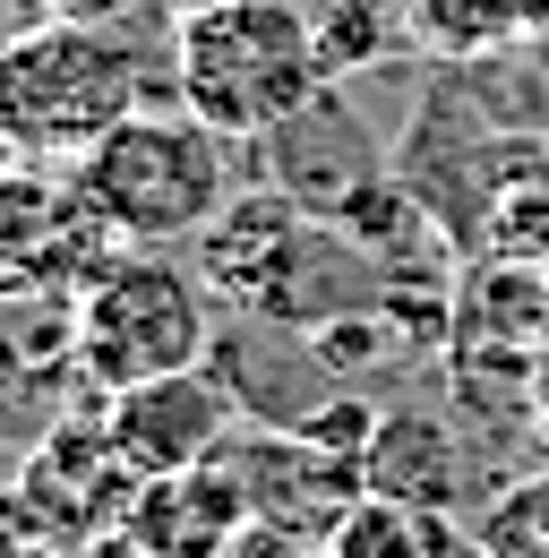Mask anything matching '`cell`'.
I'll list each match as a JSON object with an SVG mask.
<instances>
[{
	"instance_id": "2",
	"label": "cell",
	"mask_w": 549,
	"mask_h": 558,
	"mask_svg": "<svg viewBox=\"0 0 549 558\" xmlns=\"http://www.w3.org/2000/svg\"><path fill=\"white\" fill-rule=\"evenodd\" d=\"M327 77L318 26L292 0H206L172 26V95L223 138H267Z\"/></svg>"
},
{
	"instance_id": "12",
	"label": "cell",
	"mask_w": 549,
	"mask_h": 558,
	"mask_svg": "<svg viewBox=\"0 0 549 558\" xmlns=\"http://www.w3.org/2000/svg\"><path fill=\"white\" fill-rule=\"evenodd\" d=\"M327 550L335 558H455V524L438 507H404V498L361 489L352 515L327 533Z\"/></svg>"
},
{
	"instance_id": "4",
	"label": "cell",
	"mask_w": 549,
	"mask_h": 558,
	"mask_svg": "<svg viewBox=\"0 0 549 558\" xmlns=\"http://www.w3.org/2000/svg\"><path fill=\"white\" fill-rule=\"evenodd\" d=\"M130 112H146V61L130 26H35L0 52V130L26 163H77Z\"/></svg>"
},
{
	"instance_id": "9",
	"label": "cell",
	"mask_w": 549,
	"mask_h": 558,
	"mask_svg": "<svg viewBox=\"0 0 549 558\" xmlns=\"http://www.w3.org/2000/svg\"><path fill=\"white\" fill-rule=\"evenodd\" d=\"M258 146V181L267 190H283V198H301V207L335 215L352 190H369L378 181V155H369V138H361V121L335 104V86H318L292 121H274Z\"/></svg>"
},
{
	"instance_id": "7",
	"label": "cell",
	"mask_w": 549,
	"mask_h": 558,
	"mask_svg": "<svg viewBox=\"0 0 549 558\" xmlns=\"http://www.w3.org/2000/svg\"><path fill=\"white\" fill-rule=\"evenodd\" d=\"M103 429L112 447L130 456V473H181L206 464L232 429H241V396L223 387V369H163V378H137L121 396H103Z\"/></svg>"
},
{
	"instance_id": "17",
	"label": "cell",
	"mask_w": 549,
	"mask_h": 558,
	"mask_svg": "<svg viewBox=\"0 0 549 558\" xmlns=\"http://www.w3.org/2000/svg\"><path fill=\"white\" fill-rule=\"evenodd\" d=\"M17 163H26V155H17V138H9V130H0V172H17Z\"/></svg>"
},
{
	"instance_id": "15",
	"label": "cell",
	"mask_w": 549,
	"mask_h": 558,
	"mask_svg": "<svg viewBox=\"0 0 549 558\" xmlns=\"http://www.w3.org/2000/svg\"><path fill=\"white\" fill-rule=\"evenodd\" d=\"M35 26H52V0H0V52L17 35H35Z\"/></svg>"
},
{
	"instance_id": "13",
	"label": "cell",
	"mask_w": 549,
	"mask_h": 558,
	"mask_svg": "<svg viewBox=\"0 0 549 558\" xmlns=\"http://www.w3.org/2000/svg\"><path fill=\"white\" fill-rule=\"evenodd\" d=\"M163 0H52V17H69V26H146Z\"/></svg>"
},
{
	"instance_id": "8",
	"label": "cell",
	"mask_w": 549,
	"mask_h": 558,
	"mask_svg": "<svg viewBox=\"0 0 549 558\" xmlns=\"http://www.w3.org/2000/svg\"><path fill=\"white\" fill-rule=\"evenodd\" d=\"M249 524H258L249 489L223 464V447L206 464H181V473H146L130 489V515H121V533L146 542L155 558H232Z\"/></svg>"
},
{
	"instance_id": "6",
	"label": "cell",
	"mask_w": 549,
	"mask_h": 558,
	"mask_svg": "<svg viewBox=\"0 0 549 558\" xmlns=\"http://www.w3.org/2000/svg\"><path fill=\"white\" fill-rule=\"evenodd\" d=\"M223 464L249 489V515L274 524V533H292V542H327L343 515H352V498L369 489L361 482V456L318 447L301 429H274V421H241L223 438Z\"/></svg>"
},
{
	"instance_id": "10",
	"label": "cell",
	"mask_w": 549,
	"mask_h": 558,
	"mask_svg": "<svg viewBox=\"0 0 549 558\" xmlns=\"http://www.w3.org/2000/svg\"><path fill=\"white\" fill-rule=\"evenodd\" d=\"M361 482L378 489V498H404V507H438V515H455L464 489H473L455 421H438L429 404H395V413H378L369 447H361Z\"/></svg>"
},
{
	"instance_id": "16",
	"label": "cell",
	"mask_w": 549,
	"mask_h": 558,
	"mask_svg": "<svg viewBox=\"0 0 549 558\" xmlns=\"http://www.w3.org/2000/svg\"><path fill=\"white\" fill-rule=\"evenodd\" d=\"M69 558H155V550H146V542H130V533L112 524V533H86V542H69Z\"/></svg>"
},
{
	"instance_id": "3",
	"label": "cell",
	"mask_w": 549,
	"mask_h": 558,
	"mask_svg": "<svg viewBox=\"0 0 549 558\" xmlns=\"http://www.w3.org/2000/svg\"><path fill=\"white\" fill-rule=\"evenodd\" d=\"M69 172H77L86 207L103 215L130 250L198 241L206 223L232 207V190H241L232 138L206 130L190 104H146V112H130L112 138L86 146Z\"/></svg>"
},
{
	"instance_id": "11",
	"label": "cell",
	"mask_w": 549,
	"mask_h": 558,
	"mask_svg": "<svg viewBox=\"0 0 549 558\" xmlns=\"http://www.w3.org/2000/svg\"><path fill=\"white\" fill-rule=\"evenodd\" d=\"M404 26L429 61H455L464 70V61H498L533 26V9L524 0H404Z\"/></svg>"
},
{
	"instance_id": "1",
	"label": "cell",
	"mask_w": 549,
	"mask_h": 558,
	"mask_svg": "<svg viewBox=\"0 0 549 558\" xmlns=\"http://www.w3.org/2000/svg\"><path fill=\"white\" fill-rule=\"evenodd\" d=\"M190 258L206 292H223L232 318L283 327V336H318L352 310H378V283H387V267L343 223H327L318 207L283 198L267 181H241L232 207L190 241Z\"/></svg>"
},
{
	"instance_id": "5",
	"label": "cell",
	"mask_w": 549,
	"mask_h": 558,
	"mask_svg": "<svg viewBox=\"0 0 549 558\" xmlns=\"http://www.w3.org/2000/svg\"><path fill=\"white\" fill-rule=\"evenodd\" d=\"M215 361V292L198 267L163 250H121L112 267L77 283V378L121 396L137 378Z\"/></svg>"
},
{
	"instance_id": "14",
	"label": "cell",
	"mask_w": 549,
	"mask_h": 558,
	"mask_svg": "<svg viewBox=\"0 0 549 558\" xmlns=\"http://www.w3.org/2000/svg\"><path fill=\"white\" fill-rule=\"evenodd\" d=\"M232 558H335V550H327V542H292V533H274V524H249Z\"/></svg>"
}]
</instances>
